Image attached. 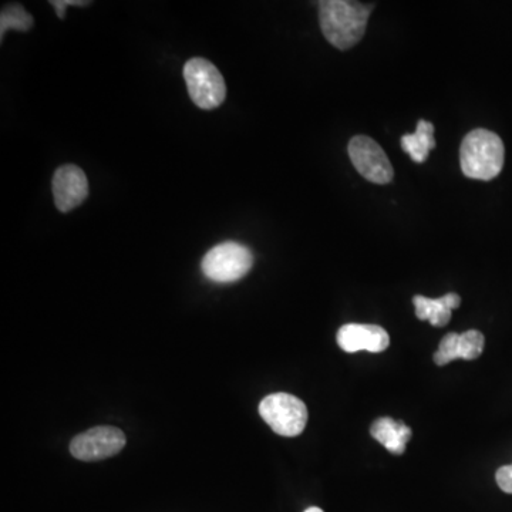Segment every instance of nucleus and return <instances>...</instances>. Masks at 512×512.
<instances>
[{"label": "nucleus", "mask_w": 512, "mask_h": 512, "mask_svg": "<svg viewBox=\"0 0 512 512\" xmlns=\"http://www.w3.org/2000/svg\"><path fill=\"white\" fill-rule=\"evenodd\" d=\"M484 335L478 330H467L458 333L457 357L458 359L474 360L481 356L484 350Z\"/></svg>", "instance_id": "4468645a"}, {"label": "nucleus", "mask_w": 512, "mask_h": 512, "mask_svg": "<svg viewBox=\"0 0 512 512\" xmlns=\"http://www.w3.org/2000/svg\"><path fill=\"white\" fill-rule=\"evenodd\" d=\"M52 187L55 204L60 212L74 210L89 195V181L82 168L77 165L67 164L57 168Z\"/></svg>", "instance_id": "6e6552de"}, {"label": "nucleus", "mask_w": 512, "mask_h": 512, "mask_svg": "<svg viewBox=\"0 0 512 512\" xmlns=\"http://www.w3.org/2000/svg\"><path fill=\"white\" fill-rule=\"evenodd\" d=\"M495 480H497L498 487H500L504 493L512 494V464L511 466L498 468L497 474H495Z\"/></svg>", "instance_id": "2eb2a0df"}, {"label": "nucleus", "mask_w": 512, "mask_h": 512, "mask_svg": "<svg viewBox=\"0 0 512 512\" xmlns=\"http://www.w3.org/2000/svg\"><path fill=\"white\" fill-rule=\"evenodd\" d=\"M254 255L238 242H224L207 252L202 259V274L217 284H232L251 271Z\"/></svg>", "instance_id": "7ed1b4c3"}, {"label": "nucleus", "mask_w": 512, "mask_h": 512, "mask_svg": "<svg viewBox=\"0 0 512 512\" xmlns=\"http://www.w3.org/2000/svg\"><path fill=\"white\" fill-rule=\"evenodd\" d=\"M184 79L195 106L202 110L220 107L227 96V86L220 70L208 60L191 59L184 67Z\"/></svg>", "instance_id": "20e7f679"}, {"label": "nucleus", "mask_w": 512, "mask_h": 512, "mask_svg": "<svg viewBox=\"0 0 512 512\" xmlns=\"http://www.w3.org/2000/svg\"><path fill=\"white\" fill-rule=\"evenodd\" d=\"M416 316L420 320H427L436 328H443L451 320V312L460 306L461 298L457 293L451 292L443 298L431 299L417 295L413 298Z\"/></svg>", "instance_id": "9d476101"}, {"label": "nucleus", "mask_w": 512, "mask_h": 512, "mask_svg": "<svg viewBox=\"0 0 512 512\" xmlns=\"http://www.w3.org/2000/svg\"><path fill=\"white\" fill-rule=\"evenodd\" d=\"M434 147H436L434 126L430 121L420 120L413 134H404L402 137L403 150L417 164L424 163Z\"/></svg>", "instance_id": "f8f14e48"}, {"label": "nucleus", "mask_w": 512, "mask_h": 512, "mask_svg": "<svg viewBox=\"0 0 512 512\" xmlns=\"http://www.w3.org/2000/svg\"><path fill=\"white\" fill-rule=\"evenodd\" d=\"M504 158L503 140L493 131L477 128L461 143V171L471 180H494L503 171Z\"/></svg>", "instance_id": "f03ea898"}, {"label": "nucleus", "mask_w": 512, "mask_h": 512, "mask_svg": "<svg viewBox=\"0 0 512 512\" xmlns=\"http://www.w3.org/2000/svg\"><path fill=\"white\" fill-rule=\"evenodd\" d=\"M33 26L32 15L26 12L22 5H8L3 8L0 15V36H5L8 30H18V32H29Z\"/></svg>", "instance_id": "ddd939ff"}, {"label": "nucleus", "mask_w": 512, "mask_h": 512, "mask_svg": "<svg viewBox=\"0 0 512 512\" xmlns=\"http://www.w3.org/2000/svg\"><path fill=\"white\" fill-rule=\"evenodd\" d=\"M338 345L348 353L384 352L390 345L389 333L377 325H360V323H348L343 325L338 332Z\"/></svg>", "instance_id": "1a4fd4ad"}, {"label": "nucleus", "mask_w": 512, "mask_h": 512, "mask_svg": "<svg viewBox=\"0 0 512 512\" xmlns=\"http://www.w3.org/2000/svg\"><path fill=\"white\" fill-rule=\"evenodd\" d=\"M370 434L392 454H403L412 439V429L403 421L382 417L373 423Z\"/></svg>", "instance_id": "9b49d317"}, {"label": "nucleus", "mask_w": 512, "mask_h": 512, "mask_svg": "<svg viewBox=\"0 0 512 512\" xmlns=\"http://www.w3.org/2000/svg\"><path fill=\"white\" fill-rule=\"evenodd\" d=\"M126 434L113 426H99L84 431L70 443V453L80 461H100L117 456L126 447Z\"/></svg>", "instance_id": "423d86ee"}, {"label": "nucleus", "mask_w": 512, "mask_h": 512, "mask_svg": "<svg viewBox=\"0 0 512 512\" xmlns=\"http://www.w3.org/2000/svg\"><path fill=\"white\" fill-rule=\"evenodd\" d=\"M52 3L53 8H55L57 16L60 19H64L66 16V9L69 6H84L89 5L90 2H83V0H53Z\"/></svg>", "instance_id": "dca6fc26"}, {"label": "nucleus", "mask_w": 512, "mask_h": 512, "mask_svg": "<svg viewBox=\"0 0 512 512\" xmlns=\"http://www.w3.org/2000/svg\"><path fill=\"white\" fill-rule=\"evenodd\" d=\"M305 512H323V511L320 510L319 507H311V508H308V510H306Z\"/></svg>", "instance_id": "f3484780"}, {"label": "nucleus", "mask_w": 512, "mask_h": 512, "mask_svg": "<svg viewBox=\"0 0 512 512\" xmlns=\"http://www.w3.org/2000/svg\"><path fill=\"white\" fill-rule=\"evenodd\" d=\"M259 414L279 436L296 437L308 423V409L298 397L289 393H274L259 404Z\"/></svg>", "instance_id": "39448f33"}, {"label": "nucleus", "mask_w": 512, "mask_h": 512, "mask_svg": "<svg viewBox=\"0 0 512 512\" xmlns=\"http://www.w3.org/2000/svg\"><path fill=\"white\" fill-rule=\"evenodd\" d=\"M349 157L357 173L375 184H389L394 170L383 148L366 136H356L349 143Z\"/></svg>", "instance_id": "0eeeda50"}, {"label": "nucleus", "mask_w": 512, "mask_h": 512, "mask_svg": "<svg viewBox=\"0 0 512 512\" xmlns=\"http://www.w3.org/2000/svg\"><path fill=\"white\" fill-rule=\"evenodd\" d=\"M372 5L348 0H323L319 2V22L323 36L330 45L348 50L365 36L367 20Z\"/></svg>", "instance_id": "f257e3e1"}]
</instances>
